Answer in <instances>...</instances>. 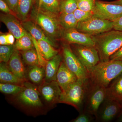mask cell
Returning a JSON list of instances; mask_svg holds the SVG:
<instances>
[{"mask_svg": "<svg viewBox=\"0 0 122 122\" xmlns=\"http://www.w3.org/2000/svg\"><path fill=\"white\" fill-rule=\"evenodd\" d=\"M72 44V51L88 72L100 62L98 52L94 46Z\"/></svg>", "mask_w": 122, "mask_h": 122, "instance_id": "obj_8", "label": "cell"}, {"mask_svg": "<svg viewBox=\"0 0 122 122\" xmlns=\"http://www.w3.org/2000/svg\"><path fill=\"white\" fill-rule=\"evenodd\" d=\"M1 22H3L17 39L28 34V32L24 28L22 24L11 14H1L0 17Z\"/></svg>", "mask_w": 122, "mask_h": 122, "instance_id": "obj_14", "label": "cell"}, {"mask_svg": "<svg viewBox=\"0 0 122 122\" xmlns=\"http://www.w3.org/2000/svg\"><path fill=\"white\" fill-rule=\"evenodd\" d=\"M32 2L33 0H18L15 13L18 17L22 21L26 20Z\"/></svg>", "mask_w": 122, "mask_h": 122, "instance_id": "obj_24", "label": "cell"}, {"mask_svg": "<svg viewBox=\"0 0 122 122\" xmlns=\"http://www.w3.org/2000/svg\"><path fill=\"white\" fill-rule=\"evenodd\" d=\"M38 87L42 100L46 105L53 106L59 103L62 91L56 81H44Z\"/></svg>", "mask_w": 122, "mask_h": 122, "instance_id": "obj_12", "label": "cell"}, {"mask_svg": "<svg viewBox=\"0 0 122 122\" xmlns=\"http://www.w3.org/2000/svg\"><path fill=\"white\" fill-rule=\"evenodd\" d=\"M122 73V61L100 62L89 72V79L94 85L106 88Z\"/></svg>", "mask_w": 122, "mask_h": 122, "instance_id": "obj_2", "label": "cell"}, {"mask_svg": "<svg viewBox=\"0 0 122 122\" xmlns=\"http://www.w3.org/2000/svg\"><path fill=\"white\" fill-rule=\"evenodd\" d=\"M59 20L60 25L63 30L76 29L78 23L73 13L60 14Z\"/></svg>", "mask_w": 122, "mask_h": 122, "instance_id": "obj_23", "label": "cell"}, {"mask_svg": "<svg viewBox=\"0 0 122 122\" xmlns=\"http://www.w3.org/2000/svg\"><path fill=\"white\" fill-rule=\"evenodd\" d=\"M90 82L83 111L93 116L96 119L99 107L106 98V88L94 85L90 81Z\"/></svg>", "mask_w": 122, "mask_h": 122, "instance_id": "obj_6", "label": "cell"}, {"mask_svg": "<svg viewBox=\"0 0 122 122\" xmlns=\"http://www.w3.org/2000/svg\"><path fill=\"white\" fill-rule=\"evenodd\" d=\"M21 53L23 61L28 66L41 65L38 54L35 48L21 51Z\"/></svg>", "mask_w": 122, "mask_h": 122, "instance_id": "obj_26", "label": "cell"}, {"mask_svg": "<svg viewBox=\"0 0 122 122\" xmlns=\"http://www.w3.org/2000/svg\"><path fill=\"white\" fill-rule=\"evenodd\" d=\"M14 46L15 50L19 51L28 50L35 48L30 34L28 32L26 35L17 39Z\"/></svg>", "mask_w": 122, "mask_h": 122, "instance_id": "obj_27", "label": "cell"}, {"mask_svg": "<svg viewBox=\"0 0 122 122\" xmlns=\"http://www.w3.org/2000/svg\"><path fill=\"white\" fill-rule=\"evenodd\" d=\"M77 8V0H60V14L73 13Z\"/></svg>", "mask_w": 122, "mask_h": 122, "instance_id": "obj_29", "label": "cell"}, {"mask_svg": "<svg viewBox=\"0 0 122 122\" xmlns=\"http://www.w3.org/2000/svg\"><path fill=\"white\" fill-rule=\"evenodd\" d=\"M106 98L122 104V73L106 88Z\"/></svg>", "mask_w": 122, "mask_h": 122, "instance_id": "obj_20", "label": "cell"}, {"mask_svg": "<svg viewBox=\"0 0 122 122\" xmlns=\"http://www.w3.org/2000/svg\"><path fill=\"white\" fill-rule=\"evenodd\" d=\"M113 22L93 16L84 21L78 22L76 29L81 32L93 36L113 29Z\"/></svg>", "mask_w": 122, "mask_h": 122, "instance_id": "obj_7", "label": "cell"}, {"mask_svg": "<svg viewBox=\"0 0 122 122\" xmlns=\"http://www.w3.org/2000/svg\"><path fill=\"white\" fill-rule=\"evenodd\" d=\"M0 9L6 14H11L12 12V10L4 0H0Z\"/></svg>", "mask_w": 122, "mask_h": 122, "instance_id": "obj_34", "label": "cell"}, {"mask_svg": "<svg viewBox=\"0 0 122 122\" xmlns=\"http://www.w3.org/2000/svg\"><path fill=\"white\" fill-rule=\"evenodd\" d=\"M24 86L21 91L12 96L14 103L26 113L32 115L44 113L45 107L38 86L26 81Z\"/></svg>", "mask_w": 122, "mask_h": 122, "instance_id": "obj_1", "label": "cell"}, {"mask_svg": "<svg viewBox=\"0 0 122 122\" xmlns=\"http://www.w3.org/2000/svg\"><path fill=\"white\" fill-rule=\"evenodd\" d=\"M0 45H8L5 34H1L0 36Z\"/></svg>", "mask_w": 122, "mask_h": 122, "instance_id": "obj_39", "label": "cell"}, {"mask_svg": "<svg viewBox=\"0 0 122 122\" xmlns=\"http://www.w3.org/2000/svg\"><path fill=\"white\" fill-rule=\"evenodd\" d=\"M26 70L25 78L29 82L39 86L45 81V67L41 65L28 66Z\"/></svg>", "mask_w": 122, "mask_h": 122, "instance_id": "obj_19", "label": "cell"}, {"mask_svg": "<svg viewBox=\"0 0 122 122\" xmlns=\"http://www.w3.org/2000/svg\"><path fill=\"white\" fill-rule=\"evenodd\" d=\"M0 83H13L23 86L25 81L15 76L10 70L7 63L1 62L0 64Z\"/></svg>", "mask_w": 122, "mask_h": 122, "instance_id": "obj_21", "label": "cell"}, {"mask_svg": "<svg viewBox=\"0 0 122 122\" xmlns=\"http://www.w3.org/2000/svg\"><path fill=\"white\" fill-rule=\"evenodd\" d=\"M14 45L0 46V62L7 63L15 52Z\"/></svg>", "mask_w": 122, "mask_h": 122, "instance_id": "obj_30", "label": "cell"}, {"mask_svg": "<svg viewBox=\"0 0 122 122\" xmlns=\"http://www.w3.org/2000/svg\"><path fill=\"white\" fill-rule=\"evenodd\" d=\"M109 2V3H111V4L120 5L122 6V0H116L114 1Z\"/></svg>", "mask_w": 122, "mask_h": 122, "instance_id": "obj_40", "label": "cell"}, {"mask_svg": "<svg viewBox=\"0 0 122 122\" xmlns=\"http://www.w3.org/2000/svg\"><path fill=\"white\" fill-rule=\"evenodd\" d=\"M62 58L61 55L58 54L46 61L45 67V76L44 81H56L57 73L62 61Z\"/></svg>", "mask_w": 122, "mask_h": 122, "instance_id": "obj_18", "label": "cell"}, {"mask_svg": "<svg viewBox=\"0 0 122 122\" xmlns=\"http://www.w3.org/2000/svg\"><path fill=\"white\" fill-rule=\"evenodd\" d=\"M117 121L118 122H122V109L120 113L119 114V115L117 117Z\"/></svg>", "mask_w": 122, "mask_h": 122, "instance_id": "obj_41", "label": "cell"}, {"mask_svg": "<svg viewBox=\"0 0 122 122\" xmlns=\"http://www.w3.org/2000/svg\"><path fill=\"white\" fill-rule=\"evenodd\" d=\"M61 37L69 44L95 46L91 36L81 32L76 29L63 30Z\"/></svg>", "mask_w": 122, "mask_h": 122, "instance_id": "obj_13", "label": "cell"}, {"mask_svg": "<svg viewBox=\"0 0 122 122\" xmlns=\"http://www.w3.org/2000/svg\"><path fill=\"white\" fill-rule=\"evenodd\" d=\"M60 6V0H41L38 7L46 12L59 15Z\"/></svg>", "mask_w": 122, "mask_h": 122, "instance_id": "obj_25", "label": "cell"}, {"mask_svg": "<svg viewBox=\"0 0 122 122\" xmlns=\"http://www.w3.org/2000/svg\"><path fill=\"white\" fill-rule=\"evenodd\" d=\"M5 37L8 45H13L15 42V37L10 32L5 34Z\"/></svg>", "mask_w": 122, "mask_h": 122, "instance_id": "obj_38", "label": "cell"}, {"mask_svg": "<svg viewBox=\"0 0 122 122\" xmlns=\"http://www.w3.org/2000/svg\"><path fill=\"white\" fill-rule=\"evenodd\" d=\"M12 11L16 12L18 0H4Z\"/></svg>", "mask_w": 122, "mask_h": 122, "instance_id": "obj_35", "label": "cell"}, {"mask_svg": "<svg viewBox=\"0 0 122 122\" xmlns=\"http://www.w3.org/2000/svg\"><path fill=\"white\" fill-rule=\"evenodd\" d=\"M90 83L89 79L86 81L77 79L65 91L62 92L59 103L71 105L78 111H82Z\"/></svg>", "mask_w": 122, "mask_h": 122, "instance_id": "obj_5", "label": "cell"}, {"mask_svg": "<svg viewBox=\"0 0 122 122\" xmlns=\"http://www.w3.org/2000/svg\"><path fill=\"white\" fill-rule=\"evenodd\" d=\"M77 79L76 75L67 67L63 61H61L57 73L56 81L62 92L65 91Z\"/></svg>", "mask_w": 122, "mask_h": 122, "instance_id": "obj_15", "label": "cell"}, {"mask_svg": "<svg viewBox=\"0 0 122 122\" xmlns=\"http://www.w3.org/2000/svg\"><path fill=\"white\" fill-rule=\"evenodd\" d=\"M7 66L9 69L18 77L26 81L25 78L26 69L20 55L19 51L15 50Z\"/></svg>", "mask_w": 122, "mask_h": 122, "instance_id": "obj_16", "label": "cell"}, {"mask_svg": "<svg viewBox=\"0 0 122 122\" xmlns=\"http://www.w3.org/2000/svg\"><path fill=\"white\" fill-rule=\"evenodd\" d=\"M21 24L25 30L36 40L45 41L54 47H56V45L52 39L35 22L31 21H25Z\"/></svg>", "mask_w": 122, "mask_h": 122, "instance_id": "obj_17", "label": "cell"}, {"mask_svg": "<svg viewBox=\"0 0 122 122\" xmlns=\"http://www.w3.org/2000/svg\"><path fill=\"white\" fill-rule=\"evenodd\" d=\"M91 37L100 62L110 60L111 57L122 46V31L113 29Z\"/></svg>", "mask_w": 122, "mask_h": 122, "instance_id": "obj_3", "label": "cell"}, {"mask_svg": "<svg viewBox=\"0 0 122 122\" xmlns=\"http://www.w3.org/2000/svg\"><path fill=\"white\" fill-rule=\"evenodd\" d=\"M113 29L122 32V16L113 22Z\"/></svg>", "mask_w": 122, "mask_h": 122, "instance_id": "obj_36", "label": "cell"}, {"mask_svg": "<svg viewBox=\"0 0 122 122\" xmlns=\"http://www.w3.org/2000/svg\"><path fill=\"white\" fill-rule=\"evenodd\" d=\"M59 16L38 7L33 8L30 17L53 40L61 37L63 30L59 23Z\"/></svg>", "mask_w": 122, "mask_h": 122, "instance_id": "obj_4", "label": "cell"}, {"mask_svg": "<svg viewBox=\"0 0 122 122\" xmlns=\"http://www.w3.org/2000/svg\"><path fill=\"white\" fill-rule=\"evenodd\" d=\"M37 42L41 54L46 61L51 59L58 54V51L47 42L43 40H38Z\"/></svg>", "mask_w": 122, "mask_h": 122, "instance_id": "obj_22", "label": "cell"}, {"mask_svg": "<svg viewBox=\"0 0 122 122\" xmlns=\"http://www.w3.org/2000/svg\"><path fill=\"white\" fill-rule=\"evenodd\" d=\"M79 115L76 118L73 119V122H93L95 117L90 114L84 111L80 112Z\"/></svg>", "mask_w": 122, "mask_h": 122, "instance_id": "obj_33", "label": "cell"}, {"mask_svg": "<svg viewBox=\"0 0 122 122\" xmlns=\"http://www.w3.org/2000/svg\"><path fill=\"white\" fill-rule=\"evenodd\" d=\"M63 62L67 67L76 75L78 79L86 81L89 79V73L68 45L62 47Z\"/></svg>", "mask_w": 122, "mask_h": 122, "instance_id": "obj_9", "label": "cell"}, {"mask_svg": "<svg viewBox=\"0 0 122 122\" xmlns=\"http://www.w3.org/2000/svg\"><path fill=\"white\" fill-rule=\"evenodd\" d=\"M110 60L122 61V46L111 57Z\"/></svg>", "mask_w": 122, "mask_h": 122, "instance_id": "obj_37", "label": "cell"}, {"mask_svg": "<svg viewBox=\"0 0 122 122\" xmlns=\"http://www.w3.org/2000/svg\"><path fill=\"white\" fill-rule=\"evenodd\" d=\"M97 0H77L78 8L86 12L93 11Z\"/></svg>", "mask_w": 122, "mask_h": 122, "instance_id": "obj_31", "label": "cell"}, {"mask_svg": "<svg viewBox=\"0 0 122 122\" xmlns=\"http://www.w3.org/2000/svg\"><path fill=\"white\" fill-rule=\"evenodd\" d=\"M122 109V103L115 100L106 98L98 109L96 120L101 122H111L117 117Z\"/></svg>", "mask_w": 122, "mask_h": 122, "instance_id": "obj_11", "label": "cell"}, {"mask_svg": "<svg viewBox=\"0 0 122 122\" xmlns=\"http://www.w3.org/2000/svg\"><path fill=\"white\" fill-rule=\"evenodd\" d=\"M73 13L78 22L85 21L94 16L93 12H86L78 8Z\"/></svg>", "mask_w": 122, "mask_h": 122, "instance_id": "obj_32", "label": "cell"}, {"mask_svg": "<svg viewBox=\"0 0 122 122\" xmlns=\"http://www.w3.org/2000/svg\"><path fill=\"white\" fill-rule=\"evenodd\" d=\"M24 86L13 83H0V91L1 93L8 95H16L24 89Z\"/></svg>", "mask_w": 122, "mask_h": 122, "instance_id": "obj_28", "label": "cell"}, {"mask_svg": "<svg viewBox=\"0 0 122 122\" xmlns=\"http://www.w3.org/2000/svg\"><path fill=\"white\" fill-rule=\"evenodd\" d=\"M93 12L95 16L114 22L122 16V6L97 0Z\"/></svg>", "mask_w": 122, "mask_h": 122, "instance_id": "obj_10", "label": "cell"}, {"mask_svg": "<svg viewBox=\"0 0 122 122\" xmlns=\"http://www.w3.org/2000/svg\"><path fill=\"white\" fill-rule=\"evenodd\" d=\"M40 0H39V1H40Z\"/></svg>", "mask_w": 122, "mask_h": 122, "instance_id": "obj_42", "label": "cell"}]
</instances>
